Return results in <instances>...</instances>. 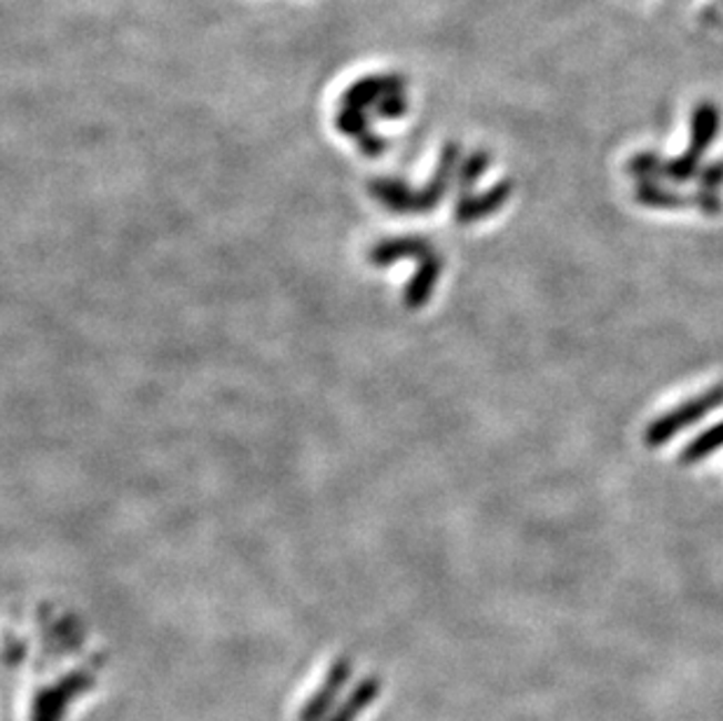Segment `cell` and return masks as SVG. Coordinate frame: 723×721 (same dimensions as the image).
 Wrapping results in <instances>:
<instances>
[{
    "label": "cell",
    "instance_id": "cell-1",
    "mask_svg": "<svg viewBox=\"0 0 723 721\" xmlns=\"http://www.w3.org/2000/svg\"><path fill=\"white\" fill-rule=\"evenodd\" d=\"M721 406H723V385H716L700 396L682 403L679 408L653 419L644 431V443L649 448H661V445L670 443L674 436L693 427V424H697L705 415L714 413Z\"/></svg>",
    "mask_w": 723,
    "mask_h": 721
},
{
    "label": "cell",
    "instance_id": "cell-2",
    "mask_svg": "<svg viewBox=\"0 0 723 721\" xmlns=\"http://www.w3.org/2000/svg\"><path fill=\"white\" fill-rule=\"evenodd\" d=\"M96 677L90 670H75L48 689H42L31 705V721H63L69 705L84 691L94 689Z\"/></svg>",
    "mask_w": 723,
    "mask_h": 721
},
{
    "label": "cell",
    "instance_id": "cell-3",
    "mask_svg": "<svg viewBox=\"0 0 723 721\" xmlns=\"http://www.w3.org/2000/svg\"><path fill=\"white\" fill-rule=\"evenodd\" d=\"M349 674H352V661L349 659L333 661V666L328 668V672L324 677L322 689L312 693V698L305 703V708L301 710V717H297V721H324L333 712V705L337 701L339 691L345 689Z\"/></svg>",
    "mask_w": 723,
    "mask_h": 721
},
{
    "label": "cell",
    "instance_id": "cell-4",
    "mask_svg": "<svg viewBox=\"0 0 723 721\" xmlns=\"http://www.w3.org/2000/svg\"><path fill=\"white\" fill-rule=\"evenodd\" d=\"M510 193H513V183L501 181L492 185L487 193L480 195H464L457 204V221L459 223H476L480 219H487L497 214V211L510 200Z\"/></svg>",
    "mask_w": 723,
    "mask_h": 721
},
{
    "label": "cell",
    "instance_id": "cell-5",
    "mask_svg": "<svg viewBox=\"0 0 723 721\" xmlns=\"http://www.w3.org/2000/svg\"><path fill=\"white\" fill-rule=\"evenodd\" d=\"M719 126H721V113L716 105L710 101L700 103L691 118V143L686 151L697 158H703V153L716 141Z\"/></svg>",
    "mask_w": 723,
    "mask_h": 721
},
{
    "label": "cell",
    "instance_id": "cell-6",
    "mask_svg": "<svg viewBox=\"0 0 723 721\" xmlns=\"http://www.w3.org/2000/svg\"><path fill=\"white\" fill-rule=\"evenodd\" d=\"M403 84H406V82H403L400 75L366 78V80H360L358 84H354V88L347 92L345 103H347V109L360 111L364 105H368L373 101L385 99V97H389L394 92H403Z\"/></svg>",
    "mask_w": 723,
    "mask_h": 721
},
{
    "label": "cell",
    "instance_id": "cell-7",
    "mask_svg": "<svg viewBox=\"0 0 723 721\" xmlns=\"http://www.w3.org/2000/svg\"><path fill=\"white\" fill-rule=\"evenodd\" d=\"M379 687L381 684H379L377 677H368V680L360 682L352 691V695L347 698V701L328 717V721H356L360 712H364L368 705L375 703V698L379 693Z\"/></svg>",
    "mask_w": 723,
    "mask_h": 721
},
{
    "label": "cell",
    "instance_id": "cell-8",
    "mask_svg": "<svg viewBox=\"0 0 723 721\" xmlns=\"http://www.w3.org/2000/svg\"><path fill=\"white\" fill-rule=\"evenodd\" d=\"M634 200L649 209H684L691 204V197L661 185L658 181H642L634 187Z\"/></svg>",
    "mask_w": 723,
    "mask_h": 721
},
{
    "label": "cell",
    "instance_id": "cell-9",
    "mask_svg": "<svg viewBox=\"0 0 723 721\" xmlns=\"http://www.w3.org/2000/svg\"><path fill=\"white\" fill-rule=\"evenodd\" d=\"M721 448H723V419L716 422L714 427L705 429L700 436H695L682 450V457L679 459H682V464H697V461H705Z\"/></svg>",
    "mask_w": 723,
    "mask_h": 721
},
{
    "label": "cell",
    "instance_id": "cell-10",
    "mask_svg": "<svg viewBox=\"0 0 723 721\" xmlns=\"http://www.w3.org/2000/svg\"><path fill=\"white\" fill-rule=\"evenodd\" d=\"M438 274H440V261L438 258H431V261H427L421 265V270L417 272V277L413 280V284L408 288V303L413 307H419L434 293V286L438 282Z\"/></svg>",
    "mask_w": 723,
    "mask_h": 721
},
{
    "label": "cell",
    "instance_id": "cell-11",
    "mask_svg": "<svg viewBox=\"0 0 723 721\" xmlns=\"http://www.w3.org/2000/svg\"><path fill=\"white\" fill-rule=\"evenodd\" d=\"M700 160L689 151H684L679 158H674L672 162H663V174L661 179H668L672 183H686L691 179H695L700 174Z\"/></svg>",
    "mask_w": 723,
    "mask_h": 721
},
{
    "label": "cell",
    "instance_id": "cell-12",
    "mask_svg": "<svg viewBox=\"0 0 723 721\" xmlns=\"http://www.w3.org/2000/svg\"><path fill=\"white\" fill-rule=\"evenodd\" d=\"M489 164H492V158H489V153L485 151H478L473 155H469V160L464 162L461 166V172H459V187H461V193L464 195H469V190L478 183V179L487 172Z\"/></svg>",
    "mask_w": 723,
    "mask_h": 721
},
{
    "label": "cell",
    "instance_id": "cell-13",
    "mask_svg": "<svg viewBox=\"0 0 723 721\" xmlns=\"http://www.w3.org/2000/svg\"><path fill=\"white\" fill-rule=\"evenodd\" d=\"M628 172L632 179H640L642 181H658L663 174V160L658 158L655 153H640L634 155L628 164Z\"/></svg>",
    "mask_w": 723,
    "mask_h": 721
},
{
    "label": "cell",
    "instance_id": "cell-14",
    "mask_svg": "<svg viewBox=\"0 0 723 721\" xmlns=\"http://www.w3.org/2000/svg\"><path fill=\"white\" fill-rule=\"evenodd\" d=\"M406 109H408V103H406V99H403V92H394L385 99H379V103H377V113L387 120L400 118L403 113H406Z\"/></svg>",
    "mask_w": 723,
    "mask_h": 721
},
{
    "label": "cell",
    "instance_id": "cell-15",
    "mask_svg": "<svg viewBox=\"0 0 723 721\" xmlns=\"http://www.w3.org/2000/svg\"><path fill=\"white\" fill-rule=\"evenodd\" d=\"M691 204H695L700 211H703L705 216H719L721 209H723V202L714 193V190H700L695 197H691Z\"/></svg>",
    "mask_w": 723,
    "mask_h": 721
},
{
    "label": "cell",
    "instance_id": "cell-16",
    "mask_svg": "<svg viewBox=\"0 0 723 721\" xmlns=\"http://www.w3.org/2000/svg\"><path fill=\"white\" fill-rule=\"evenodd\" d=\"M697 181L700 185H703V190H716L723 185V162H714L710 166H705L703 172L697 174Z\"/></svg>",
    "mask_w": 723,
    "mask_h": 721
}]
</instances>
